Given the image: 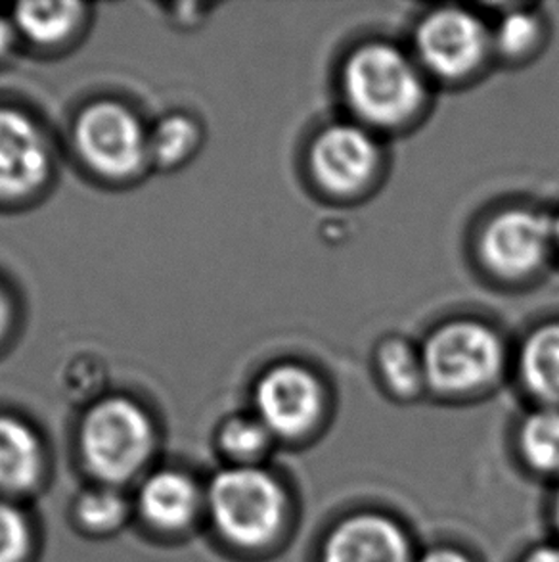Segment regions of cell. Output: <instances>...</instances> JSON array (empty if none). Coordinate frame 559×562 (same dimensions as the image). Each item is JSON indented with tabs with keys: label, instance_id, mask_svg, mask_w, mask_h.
<instances>
[{
	"label": "cell",
	"instance_id": "7402d4cb",
	"mask_svg": "<svg viewBox=\"0 0 559 562\" xmlns=\"http://www.w3.org/2000/svg\"><path fill=\"white\" fill-rule=\"evenodd\" d=\"M30 549V526L10 503L0 502V562H22Z\"/></svg>",
	"mask_w": 559,
	"mask_h": 562
},
{
	"label": "cell",
	"instance_id": "ffe728a7",
	"mask_svg": "<svg viewBox=\"0 0 559 562\" xmlns=\"http://www.w3.org/2000/svg\"><path fill=\"white\" fill-rule=\"evenodd\" d=\"M543 35V22L529 10H512L500 18L491 31L492 48L506 58H520L537 46Z\"/></svg>",
	"mask_w": 559,
	"mask_h": 562
},
{
	"label": "cell",
	"instance_id": "5b68a950",
	"mask_svg": "<svg viewBox=\"0 0 559 562\" xmlns=\"http://www.w3.org/2000/svg\"><path fill=\"white\" fill-rule=\"evenodd\" d=\"M414 46L423 74L456 81L471 76L489 56L491 30L466 8H437L418 23Z\"/></svg>",
	"mask_w": 559,
	"mask_h": 562
},
{
	"label": "cell",
	"instance_id": "8992f818",
	"mask_svg": "<svg viewBox=\"0 0 559 562\" xmlns=\"http://www.w3.org/2000/svg\"><path fill=\"white\" fill-rule=\"evenodd\" d=\"M255 415L276 441L307 440L326 413L322 382L307 367L276 366L269 369L253 392Z\"/></svg>",
	"mask_w": 559,
	"mask_h": 562
},
{
	"label": "cell",
	"instance_id": "ba28073f",
	"mask_svg": "<svg viewBox=\"0 0 559 562\" xmlns=\"http://www.w3.org/2000/svg\"><path fill=\"white\" fill-rule=\"evenodd\" d=\"M409 526L384 509H353L335 518L318 541L317 562H414Z\"/></svg>",
	"mask_w": 559,
	"mask_h": 562
},
{
	"label": "cell",
	"instance_id": "7c38bea8",
	"mask_svg": "<svg viewBox=\"0 0 559 562\" xmlns=\"http://www.w3.org/2000/svg\"><path fill=\"white\" fill-rule=\"evenodd\" d=\"M197 503L196 484L182 472H156L138 492V509L142 517L163 530H176L189 525L196 515Z\"/></svg>",
	"mask_w": 559,
	"mask_h": 562
},
{
	"label": "cell",
	"instance_id": "277c9868",
	"mask_svg": "<svg viewBox=\"0 0 559 562\" xmlns=\"http://www.w3.org/2000/svg\"><path fill=\"white\" fill-rule=\"evenodd\" d=\"M153 426L127 397L94 403L81 425V453L89 471L107 484L133 479L150 457Z\"/></svg>",
	"mask_w": 559,
	"mask_h": 562
},
{
	"label": "cell",
	"instance_id": "30bf717a",
	"mask_svg": "<svg viewBox=\"0 0 559 562\" xmlns=\"http://www.w3.org/2000/svg\"><path fill=\"white\" fill-rule=\"evenodd\" d=\"M381 161L372 130L361 123H335L318 133L310 146L309 166L322 189L335 196L355 194L370 183Z\"/></svg>",
	"mask_w": 559,
	"mask_h": 562
},
{
	"label": "cell",
	"instance_id": "52a82bcc",
	"mask_svg": "<svg viewBox=\"0 0 559 562\" xmlns=\"http://www.w3.org/2000/svg\"><path fill=\"white\" fill-rule=\"evenodd\" d=\"M76 145L84 164L112 179L135 176L150 158L148 135L130 110L96 102L76 123Z\"/></svg>",
	"mask_w": 559,
	"mask_h": 562
},
{
	"label": "cell",
	"instance_id": "7a4b0ae2",
	"mask_svg": "<svg viewBox=\"0 0 559 562\" xmlns=\"http://www.w3.org/2000/svg\"><path fill=\"white\" fill-rule=\"evenodd\" d=\"M341 89L351 112L368 130L401 127L427 97L417 58L389 43H366L349 54Z\"/></svg>",
	"mask_w": 559,
	"mask_h": 562
},
{
	"label": "cell",
	"instance_id": "44dd1931",
	"mask_svg": "<svg viewBox=\"0 0 559 562\" xmlns=\"http://www.w3.org/2000/svg\"><path fill=\"white\" fill-rule=\"evenodd\" d=\"M77 518L92 530H112L127 515V503L115 490H89L76 505Z\"/></svg>",
	"mask_w": 559,
	"mask_h": 562
},
{
	"label": "cell",
	"instance_id": "2e32d148",
	"mask_svg": "<svg viewBox=\"0 0 559 562\" xmlns=\"http://www.w3.org/2000/svg\"><path fill=\"white\" fill-rule=\"evenodd\" d=\"M79 2H25L15 7L14 25L35 45H58L83 18Z\"/></svg>",
	"mask_w": 559,
	"mask_h": 562
},
{
	"label": "cell",
	"instance_id": "484cf974",
	"mask_svg": "<svg viewBox=\"0 0 559 562\" xmlns=\"http://www.w3.org/2000/svg\"><path fill=\"white\" fill-rule=\"evenodd\" d=\"M548 517H550V525L556 532V540H559V480L552 484V494L548 502Z\"/></svg>",
	"mask_w": 559,
	"mask_h": 562
},
{
	"label": "cell",
	"instance_id": "6da1fadb",
	"mask_svg": "<svg viewBox=\"0 0 559 562\" xmlns=\"http://www.w3.org/2000/svg\"><path fill=\"white\" fill-rule=\"evenodd\" d=\"M207 510L223 540L261 553L282 543L294 525V494L265 464H228L209 482Z\"/></svg>",
	"mask_w": 559,
	"mask_h": 562
},
{
	"label": "cell",
	"instance_id": "e0dca14e",
	"mask_svg": "<svg viewBox=\"0 0 559 562\" xmlns=\"http://www.w3.org/2000/svg\"><path fill=\"white\" fill-rule=\"evenodd\" d=\"M376 361L381 380L395 397L412 400L422 392V387H427L422 350L414 348L409 340L387 338L379 344Z\"/></svg>",
	"mask_w": 559,
	"mask_h": 562
},
{
	"label": "cell",
	"instance_id": "d4e9b609",
	"mask_svg": "<svg viewBox=\"0 0 559 562\" xmlns=\"http://www.w3.org/2000/svg\"><path fill=\"white\" fill-rule=\"evenodd\" d=\"M14 35V23L8 22L7 18L0 15V58L12 48Z\"/></svg>",
	"mask_w": 559,
	"mask_h": 562
},
{
	"label": "cell",
	"instance_id": "3957f363",
	"mask_svg": "<svg viewBox=\"0 0 559 562\" xmlns=\"http://www.w3.org/2000/svg\"><path fill=\"white\" fill-rule=\"evenodd\" d=\"M420 350L427 387L448 397L481 392L499 380L504 367V344L479 321L445 323Z\"/></svg>",
	"mask_w": 559,
	"mask_h": 562
},
{
	"label": "cell",
	"instance_id": "83f0119b",
	"mask_svg": "<svg viewBox=\"0 0 559 562\" xmlns=\"http://www.w3.org/2000/svg\"><path fill=\"white\" fill-rule=\"evenodd\" d=\"M554 240H556V248L559 250V213L558 217L554 220Z\"/></svg>",
	"mask_w": 559,
	"mask_h": 562
},
{
	"label": "cell",
	"instance_id": "cb8c5ba5",
	"mask_svg": "<svg viewBox=\"0 0 559 562\" xmlns=\"http://www.w3.org/2000/svg\"><path fill=\"white\" fill-rule=\"evenodd\" d=\"M515 562H559V540L535 543L525 549Z\"/></svg>",
	"mask_w": 559,
	"mask_h": 562
},
{
	"label": "cell",
	"instance_id": "603a6c76",
	"mask_svg": "<svg viewBox=\"0 0 559 562\" xmlns=\"http://www.w3.org/2000/svg\"><path fill=\"white\" fill-rule=\"evenodd\" d=\"M414 562H477L469 551L453 543H435L418 551Z\"/></svg>",
	"mask_w": 559,
	"mask_h": 562
},
{
	"label": "cell",
	"instance_id": "9a60e30c",
	"mask_svg": "<svg viewBox=\"0 0 559 562\" xmlns=\"http://www.w3.org/2000/svg\"><path fill=\"white\" fill-rule=\"evenodd\" d=\"M43 448L37 434L20 418L0 415V490L25 492L41 474Z\"/></svg>",
	"mask_w": 559,
	"mask_h": 562
},
{
	"label": "cell",
	"instance_id": "d6986e66",
	"mask_svg": "<svg viewBox=\"0 0 559 562\" xmlns=\"http://www.w3.org/2000/svg\"><path fill=\"white\" fill-rule=\"evenodd\" d=\"M199 131L196 123L186 115H167L148 135L150 160L158 161L163 168H171L186 160L194 153Z\"/></svg>",
	"mask_w": 559,
	"mask_h": 562
},
{
	"label": "cell",
	"instance_id": "4fadbf2b",
	"mask_svg": "<svg viewBox=\"0 0 559 562\" xmlns=\"http://www.w3.org/2000/svg\"><path fill=\"white\" fill-rule=\"evenodd\" d=\"M517 463L529 476L556 484L559 480V407L538 405L514 434Z\"/></svg>",
	"mask_w": 559,
	"mask_h": 562
},
{
	"label": "cell",
	"instance_id": "8fae6325",
	"mask_svg": "<svg viewBox=\"0 0 559 562\" xmlns=\"http://www.w3.org/2000/svg\"><path fill=\"white\" fill-rule=\"evenodd\" d=\"M48 173L50 153L45 135L27 115L0 108V198L30 196Z\"/></svg>",
	"mask_w": 559,
	"mask_h": 562
},
{
	"label": "cell",
	"instance_id": "5bb4252c",
	"mask_svg": "<svg viewBox=\"0 0 559 562\" xmlns=\"http://www.w3.org/2000/svg\"><path fill=\"white\" fill-rule=\"evenodd\" d=\"M523 386L538 405L559 407V323L535 328L520 351Z\"/></svg>",
	"mask_w": 559,
	"mask_h": 562
},
{
	"label": "cell",
	"instance_id": "4316f807",
	"mask_svg": "<svg viewBox=\"0 0 559 562\" xmlns=\"http://www.w3.org/2000/svg\"><path fill=\"white\" fill-rule=\"evenodd\" d=\"M10 319H12V307H10L7 294L0 289V340H2V336L7 335Z\"/></svg>",
	"mask_w": 559,
	"mask_h": 562
},
{
	"label": "cell",
	"instance_id": "ac0fdd59",
	"mask_svg": "<svg viewBox=\"0 0 559 562\" xmlns=\"http://www.w3.org/2000/svg\"><path fill=\"white\" fill-rule=\"evenodd\" d=\"M276 443L255 413L236 415L220 426L219 446L232 464H263Z\"/></svg>",
	"mask_w": 559,
	"mask_h": 562
},
{
	"label": "cell",
	"instance_id": "9c48e42d",
	"mask_svg": "<svg viewBox=\"0 0 559 562\" xmlns=\"http://www.w3.org/2000/svg\"><path fill=\"white\" fill-rule=\"evenodd\" d=\"M554 246L552 217L529 207L497 213L479 236L483 266L502 279H525L537 273Z\"/></svg>",
	"mask_w": 559,
	"mask_h": 562
}]
</instances>
